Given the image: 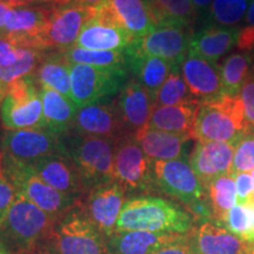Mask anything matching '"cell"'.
I'll return each instance as SVG.
<instances>
[{"mask_svg": "<svg viewBox=\"0 0 254 254\" xmlns=\"http://www.w3.org/2000/svg\"><path fill=\"white\" fill-rule=\"evenodd\" d=\"M52 5H30L12 7L6 15L0 37L12 45L23 49L47 50L46 34L49 30Z\"/></svg>", "mask_w": 254, "mask_h": 254, "instance_id": "11", "label": "cell"}, {"mask_svg": "<svg viewBox=\"0 0 254 254\" xmlns=\"http://www.w3.org/2000/svg\"><path fill=\"white\" fill-rule=\"evenodd\" d=\"M199 101L172 106H155L148 126L159 131L186 134L192 138Z\"/></svg>", "mask_w": 254, "mask_h": 254, "instance_id": "28", "label": "cell"}, {"mask_svg": "<svg viewBox=\"0 0 254 254\" xmlns=\"http://www.w3.org/2000/svg\"><path fill=\"white\" fill-rule=\"evenodd\" d=\"M239 98L243 103L244 114L249 129L254 131V73L241 87Z\"/></svg>", "mask_w": 254, "mask_h": 254, "instance_id": "40", "label": "cell"}, {"mask_svg": "<svg viewBox=\"0 0 254 254\" xmlns=\"http://www.w3.org/2000/svg\"><path fill=\"white\" fill-rule=\"evenodd\" d=\"M19 58L17 63L8 67L1 68V78L6 85H9L18 79L34 74L40 64L45 58L47 51L18 47Z\"/></svg>", "mask_w": 254, "mask_h": 254, "instance_id": "37", "label": "cell"}, {"mask_svg": "<svg viewBox=\"0 0 254 254\" xmlns=\"http://www.w3.org/2000/svg\"><path fill=\"white\" fill-rule=\"evenodd\" d=\"M106 1L135 40L146 36L153 28L145 0H106Z\"/></svg>", "mask_w": 254, "mask_h": 254, "instance_id": "31", "label": "cell"}, {"mask_svg": "<svg viewBox=\"0 0 254 254\" xmlns=\"http://www.w3.org/2000/svg\"><path fill=\"white\" fill-rule=\"evenodd\" d=\"M0 172L14 187L18 194L30 200L56 219L63 217L81 202L47 185L31 164L19 161L2 152H0Z\"/></svg>", "mask_w": 254, "mask_h": 254, "instance_id": "6", "label": "cell"}, {"mask_svg": "<svg viewBox=\"0 0 254 254\" xmlns=\"http://www.w3.org/2000/svg\"><path fill=\"white\" fill-rule=\"evenodd\" d=\"M239 28L208 25L193 34L189 53L217 63L237 45Z\"/></svg>", "mask_w": 254, "mask_h": 254, "instance_id": "25", "label": "cell"}, {"mask_svg": "<svg viewBox=\"0 0 254 254\" xmlns=\"http://www.w3.org/2000/svg\"><path fill=\"white\" fill-rule=\"evenodd\" d=\"M251 176H252V179H253V186H254V170L251 171Z\"/></svg>", "mask_w": 254, "mask_h": 254, "instance_id": "55", "label": "cell"}, {"mask_svg": "<svg viewBox=\"0 0 254 254\" xmlns=\"http://www.w3.org/2000/svg\"><path fill=\"white\" fill-rule=\"evenodd\" d=\"M222 224L231 233L245 240L250 230V215L245 204H237L228 212Z\"/></svg>", "mask_w": 254, "mask_h": 254, "instance_id": "39", "label": "cell"}, {"mask_svg": "<svg viewBox=\"0 0 254 254\" xmlns=\"http://www.w3.org/2000/svg\"><path fill=\"white\" fill-rule=\"evenodd\" d=\"M213 218L222 224L230 209L237 205L238 196L233 173L215 178L206 187Z\"/></svg>", "mask_w": 254, "mask_h": 254, "instance_id": "33", "label": "cell"}, {"mask_svg": "<svg viewBox=\"0 0 254 254\" xmlns=\"http://www.w3.org/2000/svg\"><path fill=\"white\" fill-rule=\"evenodd\" d=\"M69 72L72 99L78 109L118 94L128 80V72L124 67L71 64Z\"/></svg>", "mask_w": 254, "mask_h": 254, "instance_id": "10", "label": "cell"}, {"mask_svg": "<svg viewBox=\"0 0 254 254\" xmlns=\"http://www.w3.org/2000/svg\"><path fill=\"white\" fill-rule=\"evenodd\" d=\"M68 133L117 141L129 134L119 113L116 98L111 101L91 104L78 109Z\"/></svg>", "mask_w": 254, "mask_h": 254, "instance_id": "14", "label": "cell"}, {"mask_svg": "<svg viewBox=\"0 0 254 254\" xmlns=\"http://www.w3.org/2000/svg\"><path fill=\"white\" fill-rule=\"evenodd\" d=\"M190 233L116 232L106 238V246L109 254H153L171 244L186 240Z\"/></svg>", "mask_w": 254, "mask_h": 254, "instance_id": "21", "label": "cell"}, {"mask_svg": "<svg viewBox=\"0 0 254 254\" xmlns=\"http://www.w3.org/2000/svg\"><path fill=\"white\" fill-rule=\"evenodd\" d=\"M192 101L198 100L190 93L180 69L173 71L168 75L154 97L155 106H172V105L192 103Z\"/></svg>", "mask_w": 254, "mask_h": 254, "instance_id": "36", "label": "cell"}, {"mask_svg": "<svg viewBox=\"0 0 254 254\" xmlns=\"http://www.w3.org/2000/svg\"><path fill=\"white\" fill-rule=\"evenodd\" d=\"M245 206L250 215V230L249 234H247L246 241L247 243L254 244V195L249 200V201L245 202Z\"/></svg>", "mask_w": 254, "mask_h": 254, "instance_id": "46", "label": "cell"}, {"mask_svg": "<svg viewBox=\"0 0 254 254\" xmlns=\"http://www.w3.org/2000/svg\"><path fill=\"white\" fill-rule=\"evenodd\" d=\"M0 1L5 2V4L11 6V7L30 6V5H34V4H39V2H50V4H52V0H0Z\"/></svg>", "mask_w": 254, "mask_h": 254, "instance_id": "47", "label": "cell"}, {"mask_svg": "<svg viewBox=\"0 0 254 254\" xmlns=\"http://www.w3.org/2000/svg\"><path fill=\"white\" fill-rule=\"evenodd\" d=\"M134 40L126 28L100 23L93 17L82 27L75 46L95 51H124Z\"/></svg>", "mask_w": 254, "mask_h": 254, "instance_id": "26", "label": "cell"}, {"mask_svg": "<svg viewBox=\"0 0 254 254\" xmlns=\"http://www.w3.org/2000/svg\"><path fill=\"white\" fill-rule=\"evenodd\" d=\"M244 23H245V25H249V26H254V0H252L249 9H247V13Z\"/></svg>", "mask_w": 254, "mask_h": 254, "instance_id": "51", "label": "cell"}, {"mask_svg": "<svg viewBox=\"0 0 254 254\" xmlns=\"http://www.w3.org/2000/svg\"><path fill=\"white\" fill-rule=\"evenodd\" d=\"M153 254H196V251L193 246L192 239H190V233L186 240L180 241V243L171 244L164 249L159 250L158 252Z\"/></svg>", "mask_w": 254, "mask_h": 254, "instance_id": "45", "label": "cell"}, {"mask_svg": "<svg viewBox=\"0 0 254 254\" xmlns=\"http://www.w3.org/2000/svg\"><path fill=\"white\" fill-rule=\"evenodd\" d=\"M116 101L129 134L148 126L155 106L154 99L138 81L133 78L128 79L117 95Z\"/></svg>", "mask_w": 254, "mask_h": 254, "instance_id": "20", "label": "cell"}, {"mask_svg": "<svg viewBox=\"0 0 254 254\" xmlns=\"http://www.w3.org/2000/svg\"><path fill=\"white\" fill-rule=\"evenodd\" d=\"M126 192L117 182L92 189L80 202L88 218L105 238L116 233L117 222L126 201Z\"/></svg>", "mask_w": 254, "mask_h": 254, "instance_id": "16", "label": "cell"}, {"mask_svg": "<svg viewBox=\"0 0 254 254\" xmlns=\"http://www.w3.org/2000/svg\"><path fill=\"white\" fill-rule=\"evenodd\" d=\"M153 27L184 25L193 27L198 13L190 0H145Z\"/></svg>", "mask_w": 254, "mask_h": 254, "instance_id": "30", "label": "cell"}, {"mask_svg": "<svg viewBox=\"0 0 254 254\" xmlns=\"http://www.w3.org/2000/svg\"><path fill=\"white\" fill-rule=\"evenodd\" d=\"M0 120L5 131L44 128L40 86L33 74L7 85L0 106Z\"/></svg>", "mask_w": 254, "mask_h": 254, "instance_id": "8", "label": "cell"}, {"mask_svg": "<svg viewBox=\"0 0 254 254\" xmlns=\"http://www.w3.org/2000/svg\"><path fill=\"white\" fill-rule=\"evenodd\" d=\"M71 2V0H52L53 5H62V4H67Z\"/></svg>", "mask_w": 254, "mask_h": 254, "instance_id": "54", "label": "cell"}, {"mask_svg": "<svg viewBox=\"0 0 254 254\" xmlns=\"http://www.w3.org/2000/svg\"><path fill=\"white\" fill-rule=\"evenodd\" d=\"M19 58L18 47L12 45L5 38L0 37V68L8 67L17 63Z\"/></svg>", "mask_w": 254, "mask_h": 254, "instance_id": "43", "label": "cell"}, {"mask_svg": "<svg viewBox=\"0 0 254 254\" xmlns=\"http://www.w3.org/2000/svg\"><path fill=\"white\" fill-rule=\"evenodd\" d=\"M153 179L155 190L182 202L190 215L206 221L213 217L206 189L185 158L153 161Z\"/></svg>", "mask_w": 254, "mask_h": 254, "instance_id": "3", "label": "cell"}, {"mask_svg": "<svg viewBox=\"0 0 254 254\" xmlns=\"http://www.w3.org/2000/svg\"><path fill=\"white\" fill-rule=\"evenodd\" d=\"M193 218L189 211L166 199L131 196L120 212L116 232L145 231L155 233H190Z\"/></svg>", "mask_w": 254, "mask_h": 254, "instance_id": "1", "label": "cell"}, {"mask_svg": "<svg viewBox=\"0 0 254 254\" xmlns=\"http://www.w3.org/2000/svg\"><path fill=\"white\" fill-rule=\"evenodd\" d=\"M45 244L49 254H109L106 238L80 204L56 221Z\"/></svg>", "mask_w": 254, "mask_h": 254, "instance_id": "7", "label": "cell"}, {"mask_svg": "<svg viewBox=\"0 0 254 254\" xmlns=\"http://www.w3.org/2000/svg\"><path fill=\"white\" fill-rule=\"evenodd\" d=\"M31 165L38 176L58 192L80 201L87 194L77 167L65 152L41 158Z\"/></svg>", "mask_w": 254, "mask_h": 254, "instance_id": "17", "label": "cell"}, {"mask_svg": "<svg viewBox=\"0 0 254 254\" xmlns=\"http://www.w3.org/2000/svg\"><path fill=\"white\" fill-rule=\"evenodd\" d=\"M0 254H12L11 251H9L7 249V246L4 244V241L1 240V238H0Z\"/></svg>", "mask_w": 254, "mask_h": 254, "instance_id": "53", "label": "cell"}, {"mask_svg": "<svg viewBox=\"0 0 254 254\" xmlns=\"http://www.w3.org/2000/svg\"><path fill=\"white\" fill-rule=\"evenodd\" d=\"M105 1H106V0H71V2H74V4L91 8H98L100 5H103Z\"/></svg>", "mask_w": 254, "mask_h": 254, "instance_id": "49", "label": "cell"}, {"mask_svg": "<svg viewBox=\"0 0 254 254\" xmlns=\"http://www.w3.org/2000/svg\"><path fill=\"white\" fill-rule=\"evenodd\" d=\"M40 95L43 100L44 128L60 136L68 134L72 120L78 111L74 101L47 87H40Z\"/></svg>", "mask_w": 254, "mask_h": 254, "instance_id": "27", "label": "cell"}, {"mask_svg": "<svg viewBox=\"0 0 254 254\" xmlns=\"http://www.w3.org/2000/svg\"><path fill=\"white\" fill-rule=\"evenodd\" d=\"M184 80L199 103L218 99L224 94L221 66L194 55H187L180 66Z\"/></svg>", "mask_w": 254, "mask_h": 254, "instance_id": "18", "label": "cell"}, {"mask_svg": "<svg viewBox=\"0 0 254 254\" xmlns=\"http://www.w3.org/2000/svg\"><path fill=\"white\" fill-rule=\"evenodd\" d=\"M0 152L26 164L64 152L63 136L45 128L5 131L0 139Z\"/></svg>", "mask_w": 254, "mask_h": 254, "instance_id": "12", "label": "cell"}, {"mask_svg": "<svg viewBox=\"0 0 254 254\" xmlns=\"http://www.w3.org/2000/svg\"><path fill=\"white\" fill-rule=\"evenodd\" d=\"M6 88H7V85L5 84L4 80L1 78V68H0V106H1L2 100H4L5 94H6Z\"/></svg>", "mask_w": 254, "mask_h": 254, "instance_id": "52", "label": "cell"}, {"mask_svg": "<svg viewBox=\"0 0 254 254\" xmlns=\"http://www.w3.org/2000/svg\"><path fill=\"white\" fill-rule=\"evenodd\" d=\"M237 47L240 52L252 53L254 51V26L245 25L239 30Z\"/></svg>", "mask_w": 254, "mask_h": 254, "instance_id": "44", "label": "cell"}, {"mask_svg": "<svg viewBox=\"0 0 254 254\" xmlns=\"http://www.w3.org/2000/svg\"><path fill=\"white\" fill-rule=\"evenodd\" d=\"M57 220L30 200L17 194L0 226V238L12 254H31L47 239Z\"/></svg>", "mask_w": 254, "mask_h": 254, "instance_id": "2", "label": "cell"}, {"mask_svg": "<svg viewBox=\"0 0 254 254\" xmlns=\"http://www.w3.org/2000/svg\"><path fill=\"white\" fill-rule=\"evenodd\" d=\"M63 53L69 64H84L99 67H124L127 69L124 51H95L74 46Z\"/></svg>", "mask_w": 254, "mask_h": 254, "instance_id": "34", "label": "cell"}, {"mask_svg": "<svg viewBox=\"0 0 254 254\" xmlns=\"http://www.w3.org/2000/svg\"><path fill=\"white\" fill-rule=\"evenodd\" d=\"M97 8L67 2L52 5L46 44L49 51L65 52L77 44L82 27L95 15Z\"/></svg>", "mask_w": 254, "mask_h": 254, "instance_id": "15", "label": "cell"}, {"mask_svg": "<svg viewBox=\"0 0 254 254\" xmlns=\"http://www.w3.org/2000/svg\"><path fill=\"white\" fill-rule=\"evenodd\" d=\"M234 144L236 142L196 141L189 163L205 189L215 178L231 173Z\"/></svg>", "mask_w": 254, "mask_h": 254, "instance_id": "19", "label": "cell"}, {"mask_svg": "<svg viewBox=\"0 0 254 254\" xmlns=\"http://www.w3.org/2000/svg\"><path fill=\"white\" fill-rule=\"evenodd\" d=\"M17 190L0 172V226L4 222L9 208L17 198Z\"/></svg>", "mask_w": 254, "mask_h": 254, "instance_id": "41", "label": "cell"}, {"mask_svg": "<svg viewBox=\"0 0 254 254\" xmlns=\"http://www.w3.org/2000/svg\"><path fill=\"white\" fill-rule=\"evenodd\" d=\"M194 31L184 25L155 26L140 39L131 44L133 49L147 56H154L170 62L174 67L180 66L189 55L190 43Z\"/></svg>", "mask_w": 254, "mask_h": 254, "instance_id": "13", "label": "cell"}, {"mask_svg": "<svg viewBox=\"0 0 254 254\" xmlns=\"http://www.w3.org/2000/svg\"><path fill=\"white\" fill-rule=\"evenodd\" d=\"M71 64L60 51H47L43 63L34 73L40 87H47L59 92L72 100Z\"/></svg>", "mask_w": 254, "mask_h": 254, "instance_id": "29", "label": "cell"}, {"mask_svg": "<svg viewBox=\"0 0 254 254\" xmlns=\"http://www.w3.org/2000/svg\"><path fill=\"white\" fill-rule=\"evenodd\" d=\"M12 7L11 6H8L7 4H5V2L0 1V30H1L2 27H4V24H5V19H6V15L9 12V9Z\"/></svg>", "mask_w": 254, "mask_h": 254, "instance_id": "50", "label": "cell"}, {"mask_svg": "<svg viewBox=\"0 0 254 254\" xmlns=\"http://www.w3.org/2000/svg\"><path fill=\"white\" fill-rule=\"evenodd\" d=\"M196 254H254V244L240 239L227 228L204 221L190 231Z\"/></svg>", "mask_w": 254, "mask_h": 254, "instance_id": "22", "label": "cell"}, {"mask_svg": "<svg viewBox=\"0 0 254 254\" xmlns=\"http://www.w3.org/2000/svg\"><path fill=\"white\" fill-rule=\"evenodd\" d=\"M144 153L152 161H167L184 159L190 135L159 131L145 127L133 134Z\"/></svg>", "mask_w": 254, "mask_h": 254, "instance_id": "24", "label": "cell"}, {"mask_svg": "<svg viewBox=\"0 0 254 254\" xmlns=\"http://www.w3.org/2000/svg\"><path fill=\"white\" fill-rule=\"evenodd\" d=\"M254 170V131L247 129L234 144L231 173L250 172Z\"/></svg>", "mask_w": 254, "mask_h": 254, "instance_id": "38", "label": "cell"}, {"mask_svg": "<svg viewBox=\"0 0 254 254\" xmlns=\"http://www.w3.org/2000/svg\"><path fill=\"white\" fill-rule=\"evenodd\" d=\"M254 73V57L252 53L237 52L228 56L221 65L224 94L236 97L241 87Z\"/></svg>", "mask_w": 254, "mask_h": 254, "instance_id": "32", "label": "cell"}, {"mask_svg": "<svg viewBox=\"0 0 254 254\" xmlns=\"http://www.w3.org/2000/svg\"><path fill=\"white\" fill-rule=\"evenodd\" d=\"M247 129L239 95H222L218 99L199 103L192 139L196 141L236 142Z\"/></svg>", "mask_w": 254, "mask_h": 254, "instance_id": "5", "label": "cell"}, {"mask_svg": "<svg viewBox=\"0 0 254 254\" xmlns=\"http://www.w3.org/2000/svg\"><path fill=\"white\" fill-rule=\"evenodd\" d=\"M190 1H192L193 6H194L196 13L202 14V13H206V12L208 13L213 0H190Z\"/></svg>", "mask_w": 254, "mask_h": 254, "instance_id": "48", "label": "cell"}, {"mask_svg": "<svg viewBox=\"0 0 254 254\" xmlns=\"http://www.w3.org/2000/svg\"><path fill=\"white\" fill-rule=\"evenodd\" d=\"M38 254H49L47 252H43V253H38Z\"/></svg>", "mask_w": 254, "mask_h": 254, "instance_id": "56", "label": "cell"}, {"mask_svg": "<svg viewBox=\"0 0 254 254\" xmlns=\"http://www.w3.org/2000/svg\"><path fill=\"white\" fill-rule=\"evenodd\" d=\"M126 56V66L128 74L152 95L155 94L165 80L173 71H179L167 60L159 57L147 56L139 52L129 45L124 50Z\"/></svg>", "mask_w": 254, "mask_h": 254, "instance_id": "23", "label": "cell"}, {"mask_svg": "<svg viewBox=\"0 0 254 254\" xmlns=\"http://www.w3.org/2000/svg\"><path fill=\"white\" fill-rule=\"evenodd\" d=\"M114 182L127 195L155 192L153 161L144 153L133 134L119 139L114 151Z\"/></svg>", "mask_w": 254, "mask_h": 254, "instance_id": "9", "label": "cell"}, {"mask_svg": "<svg viewBox=\"0 0 254 254\" xmlns=\"http://www.w3.org/2000/svg\"><path fill=\"white\" fill-rule=\"evenodd\" d=\"M63 144L64 152L77 167L87 193L94 187L114 182L117 140L68 133L63 136Z\"/></svg>", "mask_w": 254, "mask_h": 254, "instance_id": "4", "label": "cell"}, {"mask_svg": "<svg viewBox=\"0 0 254 254\" xmlns=\"http://www.w3.org/2000/svg\"><path fill=\"white\" fill-rule=\"evenodd\" d=\"M236 182L238 204H245L254 195L253 179L250 172L233 173Z\"/></svg>", "mask_w": 254, "mask_h": 254, "instance_id": "42", "label": "cell"}, {"mask_svg": "<svg viewBox=\"0 0 254 254\" xmlns=\"http://www.w3.org/2000/svg\"><path fill=\"white\" fill-rule=\"evenodd\" d=\"M252 0H213L208 11L212 25L237 27L245 20L247 9Z\"/></svg>", "mask_w": 254, "mask_h": 254, "instance_id": "35", "label": "cell"}]
</instances>
